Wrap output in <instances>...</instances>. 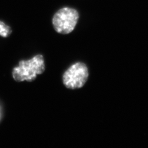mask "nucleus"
<instances>
[{"label": "nucleus", "mask_w": 148, "mask_h": 148, "mask_svg": "<svg viewBox=\"0 0 148 148\" xmlns=\"http://www.w3.org/2000/svg\"><path fill=\"white\" fill-rule=\"evenodd\" d=\"M45 70L44 58L41 54H37L29 60H22L18 66L14 68L12 77L16 82H32L37 75L43 73Z\"/></svg>", "instance_id": "nucleus-1"}, {"label": "nucleus", "mask_w": 148, "mask_h": 148, "mask_svg": "<svg viewBox=\"0 0 148 148\" xmlns=\"http://www.w3.org/2000/svg\"><path fill=\"white\" fill-rule=\"evenodd\" d=\"M79 14L77 10L71 8H63L55 14L53 25L58 33L66 35L71 33L77 24Z\"/></svg>", "instance_id": "nucleus-2"}, {"label": "nucleus", "mask_w": 148, "mask_h": 148, "mask_svg": "<svg viewBox=\"0 0 148 148\" xmlns=\"http://www.w3.org/2000/svg\"><path fill=\"white\" fill-rule=\"evenodd\" d=\"M88 75V70L86 65L82 62H77L64 72L63 83L69 89L80 88L85 85Z\"/></svg>", "instance_id": "nucleus-3"}, {"label": "nucleus", "mask_w": 148, "mask_h": 148, "mask_svg": "<svg viewBox=\"0 0 148 148\" xmlns=\"http://www.w3.org/2000/svg\"><path fill=\"white\" fill-rule=\"evenodd\" d=\"M12 34L11 28L6 25L5 23L0 21V36L6 38Z\"/></svg>", "instance_id": "nucleus-4"}, {"label": "nucleus", "mask_w": 148, "mask_h": 148, "mask_svg": "<svg viewBox=\"0 0 148 148\" xmlns=\"http://www.w3.org/2000/svg\"><path fill=\"white\" fill-rule=\"evenodd\" d=\"M2 117V109L1 108V106H0V120H1Z\"/></svg>", "instance_id": "nucleus-5"}]
</instances>
